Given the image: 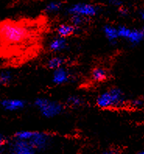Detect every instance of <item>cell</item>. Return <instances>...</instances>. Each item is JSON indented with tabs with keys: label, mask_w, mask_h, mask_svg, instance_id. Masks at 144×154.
I'll return each mask as SVG.
<instances>
[{
	"label": "cell",
	"mask_w": 144,
	"mask_h": 154,
	"mask_svg": "<svg viewBox=\"0 0 144 154\" xmlns=\"http://www.w3.org/2000/svg\"><path fill=\"white\" fill-rule=\"evenodd\" d=\"M77 29V27L73 26L72 23H62L58 26L56 28V32L58 36L66 38L75 34Z\"/></svg>",
	"instance_id": "11"
},
{
	"label": "cell",
	"mask_w": 144,
	"mask_h": 154,
	"mask_svg": "<svg viewBox=\"0 0 144 154\" xmlns=\"http://www.w3.org/2000/svg\"><path fill=\"white\" fill-rule=\"evenodd\" d=\"M34 134V131H29V130H21L19 132H17L14 134L13 138L19 140L23 141H29L31 139L32 135Z\"/></svg>",
	"instance_id": "17"
},
{
	"label": "cell",
	"mask_w": 144,
	"mask_h": 154,
	"mask_svg": "<svg viewBox=\"0 0 144 154\" xmlns=\"http://www.w3.org/2000/svg\"><path fill=\"white\" fill-rule=\"evenodd\" d=\"M6 143H7L6 138L3 135H1V137H0V143H1V146H4Z\"/></svg>",
	"instance_id": "23"
},
{
	"label": "cell",
	"mask_w": 144,
	"mask_h": 154,
	"mask_svg": "<svg viewBox=\"0 0 144 154\" xmlns=\"http://www.w3.org/2000/svg\"><path fill=\"white\" fill-rule=\"evenodd\" d=\"M103 34L107 40L111 43H115L119 38L118 28L111 25H105L103 27Z\"/></svg>",
	"instance_id": "12"
},
{
	"label": "cell",
	"mask_w": 144,
	"mask_h": 154,
	"mask_svg": "<svg viewBox=\"0 0 144 154\" xmlns=\"http://www.w3.org/2000/svg\"><path fill=\"white\" fill-rule=\"evenodd\" d=\"M118 32L119 38H122L133 45H136L142 42L144 39V34L142 30L131 29L125 26H118Z\"/></svg>",
	"instance_id": "5"
},
{
	"label": "cell",
	"mask_w": 144,
	"mask_h": 154,
	"mask_svg": "<svg viewBox=\"0 0 144 154\" xmlns=\"http://www.w3.org/2000/svg\"><path fill=\"white\" fill-rule=\"evenodd\" d=\"M142 32H143V34H144V26H143V28L142 29Z\"/></svg>",
	"instance_id": "27"
},
{
	"label": "cell",
	"mask_w": 144,
	"mask_h": 154,
	"mask_svg": "<svg viewBox=\"0 0 144 154\" xmlns=\"http://www.w3.org/2000/svg\"><path fill=\"white\" fill-rule=\"evenodd\" d=\"M125 102V97L119 88H111L101 93L96 99V105L100 108H115L123 105Z\"/></svg>",
	"instance_id": "2"
},
{
	"label": "cell",
	"mask_w": 144,
	"mask_h": 154,
	"mask_svg": "<svg viewBox=\"0 0 144 154\" xmlns=\"http://www.w3.org/2000/svg\"><path fill=\"white\" fill-rule=\"evenodd\" d=\"M137 154H144V150H142V151H140V152H139Z\"/></svg>",
	"instance_id": "26"
},
{
	"label": "cell",
	"mask_w": 144,
	"mask_h": 154,
	"mask_svg": "<svg viewBox=\"0 0 144 154\" xmlns=\"http://www.w3.org/2000/svg\"><path fill=\"white\" fill-rule=\"evenodd\" d=\"M118 12H119L120 15L121 16H126L128 13L127 9L124 7L123 6H121L120 8H118Z\"/></svg>",
	"instance_id": "21"
},
{
	"label": "cell",
	"mask_w": 144,
	"mask_h": 154,
	"mask_svg": "<svg viewBox=\"0 0 144 154\" xmlns=\"http://www.w3.org/2000/svg\"><path fill=\"white\" fill-rule=\"evenodd\" d=\"M1 35L3 41L10 44H18L28 37L27 27L12 22H3L1 25Z\"/></svg>",
	"instance_id": "1"
},
{
	"label": "cell",
	"mask_w": 144,
	"mask_h": 154,
	"mask_svg": "<svg viewBox=\"0 0 144 154\" xmlns=\"http://www.w3.org/2000/svg\"><path fill=\"white\" fill-rule=\"evenodd\" d=\"M101 154H116L115 151L112 150V149H111V150H107L105 152H104L103 153Z\"/></svg>",
	"instance_id": "24"
},
{
	"label": "cell",
	"mask_w": 144,
	"mask_h": 154,
	"mask_svg": "<svg viewBox=\"0 0 144 154\" xmlns=\"http://www.w3.org/2000/svg\"><path fill=\"white\" fill-rule=\"evenodd\" d=\"M28 142L34 146L37 152L43 151L50 146L52 137L46 132L34 131V134Z\"/></svg>",
	"instance_id": "6"
},
{
	"label": "cell",
	"mask_w": 144,
	"mask_h": 154,
	"mask_svg": "<svg viewBox=\"0 0 144 154\" xmlns=\"http://www.w3.org/2000/svg\"><path fill=\"white\" fill-rule=\"evenodd\" d=\"M142 100H143V102H144V95H143V97H142Z\"/></svg>",
	"instance_id": "28"
},
{
	"label": "cell",
	"mask_w": 144,
	"mask_h": 154,
	"mask_svg": "<svg viewBox=\"0 0 144 154\" xmlns=\"http://www.w3.org/2000/svg\"><path fill=\"white\" fill-rule=\"evenodd\" d=\"M67 40L66 38L58 36L54 38L49 43V49L52 52H61L67 48Z\"/></svg>",
	"instance_id": "10"
},
{
	"label": "cell",
	"mask_w": 144,
	"mask_h": 154,
	"mask_svg": "<svg viewBox=\"0 0 144 154\" xmlns=\"http://www.w3.org/2000/svg\"><path fill=\"white\" fill-rule=\"evenodd\" d=\"M108 3L111 6L117 7L118 9L121 7V6H123L122 0H108Z\"/></svg>",
	"instance_id": "20"
},
{
	"label": "cell",
	"mask_w": 144,
	"mask_h": 154,
	"mask_svg": "<svg viewBox=\"0 0 144 154\" xmlns=\"http://www.w3.org/2000/svg\"><path fill=\"white\" fill-rule=\"evenodd\" d=\"M86 18L81 17V16L78 15H71V18H70V23L75 26L77 28L80 27V26H82L84 22L86 21Z\"/></svg>",
	"instance_id": "19"
},
{
	"label": "cell",
	"mask_w": 144,
	"mask_h": 154,
	"mask_svg": "<svg viewBox=\"0 0 144 154\" xmlns=\"http://www.w3.org/2000/svg\"><path fill=\"white\" fill-rule=\"evenodd\" d=\"M91 77L92 79L97 83L104 82L108 79V72L104 68L97 67L92 71Z\"/></svg>",
	"instance_id": "13"
},
{
	"label": "cell",
	"mask_w": 144,
	"mask_h": 154,
	"mask_svg": "<svg viewBox=\"0 0 144 154\" xmlns=\"http://www.w3.org/2000/svg\"><path fill=\"white\" fill-rule=\"evenodd\" d=\"M83 100L78 95H72L69 96L66 100V104L71 107H79L83 105Z\"/></svg>",
	"instance_id": "16"
},
{
	"label": "cell",
	"mask_w": 144,
	"mask_h": 154,
	"mask_svg": "<svg viewBox=\"0 0 144 154\" xmlns=\"http://www.w3.org/2000/svg\"><path fill=\"white\" fill-rule=\"evenodd\" d=\"M140 18H141V20H142L144 21V10L140 13Z\"/></svg>",
	"instance_id": "25"
},
{
	"label": "cell",
	"mask_w": 144,
	"mask_h": 154,
	"mask_svg": "<svg viewBox=\"0 0 144 154\" xmlns=\"http://www.w3.org/2000/svg\"><path fill=\"white\" fill-rule=\"evenodd\" d=\"M142 103H144L143 100H135L133 101V105L135 107H140L142 104Z\"/></svg>",
	"instance_id": "22"
},
{
	"label": "cell",
	"mask_w": 144,
	"mask_h": 154,
	"mask_svg": "<svg viewBox=\"0 0 144 154\" xmlns=\"http://www.w3.org/2000/svg\"><path fill=\"white\" fill-rule=\"evenodd\" d=\"M62 2L59 1H52L45 6V11L48 13H58L62 9Z\"/></svg>",
	"instance_id": "15"
},
{
	"label": "cell",
	"mask_w": 144,
	"mask_h": 154,
	"mask_svg": "<svg viewBox=\"0 0 144 154\" xmlns=\"http://www.w3.org/2000/svg\"><path fill=\"white\" fill-rule=\"evenodd\" d=\"M34 107L46 119H54L63 112L64 106L60 102L45 97H38L34 102Z\"/></svg>",
	"instance_id": "3"
},
{
	"label": "cell",
	"mask_w": 144,
	"mask_h": 154,
	"mask_svg": "<svg viewBox=\"0 0 144 154\" xmlns=\"http://www.w3.org/2000/svg\"><path fill=\"white\" fill-rule=\"evenodd\" d=\"M69 15H78L84 18H90L97 15L99 9L95 5L86 2H77L73 4L67 9Z\"/></svg>",
	"instance_id": "4"
},
{
	"label": "cell",
	"mask_w": 144,
	"mask_h": 154,
	"mask_svg": "<svg viewBox=\"0 0 144 154\" xmlns=\"http://www.w3.org/2000/svg\"><path fill=\"white\" fill-rule=\"evenodd\" d=\"M13 80V74L9 70H2L0 74V83L2 86H7Z\"/></svg>",
	"instance_id": "18"
},
{
	"label": "cell",
	"mask_w": 144,
	"mask_h": 154,
	"mask_svg": "<svg viewBox=\"0 0 144 154\" xmlns=\"http://www.w3.org/2000/svg\"><path fill=\"white\" fill-rule=\"evenodd\" d=\"M52 83L55 85H62L67 83L70 79V73L63 66L53 70Z\"/></svg>",
	"instance_id": "9"
},
{
	"label": "cell",
	"mask_w": 144,
	"mask_h": 154,
	"mask_svg": "<svg viewBox=\"0 0 144 154\" xmlns=\"http://www.w3.org/2000/svg\"><path fill=\"white\" fill-rule=\"evenodd\" d=\"M10 154H35L37 150L28 141L13 139L9 144Z\"/></svg>",
	"instance_id": "7"
},
{
	"label": "cell",
	"mask_w": 144,
	"mask_h": 154,
	"mask_svg": "<svg viewBox=\"0 0 144 154\" xmlns=\"http://www.w3.org/2000/svg\"><path fill=\"white\" fill-rule=\"evenodd\" d=\"M26 101L22 99H16V98H8L3 99L1 101V106L2 109L9 112H13L20 110L23 109L26 106Z\"/></svg>",
	"instance_id": "8"
},
{
	"label": "cell",
	"mask_w": 144,
	"mask_h": 154,
	"mask_svg": "<svg viewBox=\"0 0 144 154\" xmlns=\"http://www.w3.org/2000/svg\"><path fill=\"white\" fill-rule=\"evenodd\" d=\"M65 59L60 56H54L49 58L47 62V67L50 69H57L64 66Z\"/></svg>",
	"instance_id": "14"
}]
</instances>
